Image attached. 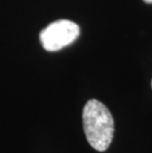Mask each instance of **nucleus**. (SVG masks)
Wrapping results in <instances>:
<instances>
[{
	"mask_svg": "<svg viewBox=\"0 0 152 153\" xmlns=\"http://www.w3.org/2000/svg\"><path fill=\"white\" fill-rule=\"evenodd\" d=\"M83 128L89 144L97 151H106L114 137V119L108 108L96 99L85 104L82 113Z\"/></svg>",
	"mask_w": 152,
	"mask_h": 153,
	"instance_id": "nucleus-1",
	"label": "nucleus"
},
{
	"mask_svg": "<svg viewBox=\"0 0 152 153\" xmlns=\"http://www.w3.org/2000/svg\"><path fill=\"white\" fill-rule=\"evenodd\" d=\"M80 35L79 26L69 20H57L40 34L42 45L47 51H56L72 44Z\"/></svg>",
	"mask_w": 152,
	"mask_h": 153,
	"instance_id": "nucleus-2",
	"label": "nucleus"
},
{
	"mask_svg": "<svg viewBox=\"0 0 152 153\" xmlns=\"http://www.w3.org/2000/svg\"><path fill=\"white\" fill-rule=\"evenodd\" d=\"M145 3H152V0H143Z\"/></svg>",
	"mask_w": 152,
	"mask_h": 153,
	"instance_id": "nucleus-3",
	"label": "nucleus"
},
{
	"mask_svg": "<svg viewBox=\"0 0 152 153\" xmlns=\"http://www.w3.org/2000/svg\"><path fill=\"white\" fill-rule=\"evenodd\" d=\"M151 87H152V81H151Z\"/></svg>",
	"mask_w": 152,
	"mask_h": 153,
	"instance_id": "nucleus-4",
	"label": "nucleus"
}]
</instances>
